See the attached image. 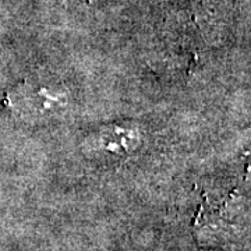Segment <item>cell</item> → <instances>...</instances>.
Listing matches in <instances>:
<instances>
[{
  "label": "cell",
  "mask_w": 251,
  "mask_h": 251,
  "mask_svg": "<svg viewBox=\"0 0 251 251\" xmlns=\"http://www.w3.org/2000/svg\"><path fill=\"white\" fill-rule=\"evenodd\" d=\"M24 108L28 115L35 119L53 116L67 106V97L64 92H57L48 85H38L31 82L24 94Z\"/></svg>",
  "instance_id": "1"
},
{
  "label": "cell",
  "mask_w": 251,
  "mask_h": 251,
  "mask_svg": "<svg viewBox=\"0 0 251 251\" xmlns=\"http://www.w3.org/2000/svg\"><path fill=\"white\" fill-rule=\"evenodd\" d=\"M140 144L138 131L133 127L110 126L99 131L97 148L110 155H125L131 153Z\"/></svg>",
  "instance_id": "2"
}]
</instances>
